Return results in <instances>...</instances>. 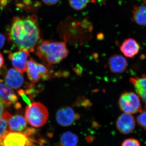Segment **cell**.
<instances>
[{
    "mask_svg": "<svg viewBox=\"0 0 146 146\" xmlns=\"http://www.w3.org/2000/svg\"><path fill=\"white\" fill-rule=\"evenodd\" d=\"M10 42L20 49L33 52L41 39L36 15L13 18L9 32Z\"/></svg>",
    "mask_w": 146,
    "mask_h": 146,
    "instance_id": "obj_1",
    "label": "cell"
},
{
    "mask_svg": "<svg viewBox=\"0 0 146 146\" xmlns=\"http://www.w3.org/2000/svg\"><path fill=\"white\" fill-rule=\"evenodd\" d=\"M36 54L48 66L60 63L68 56L69 50L65 42L44 40L36 48Z\"/></svg>",
    "mask_w": 146,
    "mask_h": 146,
    "instance_id": "obj_2",
    "label": "cell"
},
{
    "mask_svg": "<svg viewBox=\"0 0 146 146\" xmlns=\"http://www.w3.org/2000/svg\"><path fill=\"white\" fill-rule=\"evenodd\" d=\"M49 117L46 107L40 102H34L27 106L25 119L31 126L41 127L46 124Z\"/></svg>",
    "mask_w": 146,
    "mask_h": 146,
    "instance_id": "obj_3",
    "label": "cell"
},
{
    "mask_svg": "<svg viewBox=\"0 0 146 146\" xmlns=\"http://www.w3.org/2000/svg\"><path fill=\"white\" fill-rule=\"evenodd\" d=\"M120 109L124 113L133 114L143 111L138 95L133 92H124L119 100Z\"/></svg>",
    "mask_w": 146,
    "mask_h": 146,
    "instance_id": "obj_4",
    "label": "cell"
},
{
    "mask_svg": "<svg viewBox=\"0 0 146 146\" xmlns=\"http://www.w3.org/2000/svg\"><path fill=\"white\" fill-rule=\"evenodd\" d=\"M33 142L23 132L7 131L0 138V146H32Z\"/></svg>",
    "mask_w": 146,
    "mask_h": 146,
    "instance_id": "obj_5",
    "label": "cell"
},
{
    "mask_svg": "<svg viewBox=\"0 0 146 146\" xmlns=\"http://www.w3.org/2000/svg\"><path fill=\"white\" fill-rule=\"evenodd\" d=\"M26 71L29 79L33 83H37L41 79L47 80L50 78L48 68L32 58L27 61Z\"/></svg>",
    "mask_w": 146,
    "mask_h": 146,
    "instance_id": "obj_6",
    "label": "cell"
},
{
    "mask_svg": "<svg viewBox=\"0 0 146 146\" xmlns=\"http://www.w3.org/2000/svg\"><path fill=\"white\" fill-rule=\"evenodd\" d=\"M80 116L69 106L59 108L56 114V119L58 123L64 127L70 126L79 120Z\"/></svg>",
    "mask_w": 146,
    "mask_h": 146,
    "instance_id": "obj_7",
    "label": "cell"
},
{
    "mask_svg": "<svg viewBox=\"0 0 146 146\" xmlns=\"http://www.w3.org/2000/svg\"><path fill=\"white\" fill-rule=\"evenodd\" d=\"M8 58L14 68L23 74L27 71L28 58L29 56L28 51L19 49L15 52H9Z\"/></svg>",
    "mask_w": 146,
    "mask_h": 146,
    "instance_id": "obj_8",
    "label": "cell"
},
{
    "mask_svg": "<svg viewBox=\"0 0 146 146\" xmlns=\"http://www.w3.org/2000/svg\"><path fill=\"white\" fill-rule=\"evenodd\" d=\"M116 125L120 133L126 135L131 133L135 129L136 121L133 115L124 112L118 117Z\"/></svg>",
    "mask_w": 146,
    "mask_h": 146,
    "instance_id": "obj_9",
    "label": "cell"
},
{
    "mask_svg": "<svg viewBox=\"0 0 146 146\" xmlns=\"http://www.w3.org/2000/svg\"><path fill=\"white\" fill-rule=\"evenodd\" d=\"M108 66L110 70L112 73H122L127 69V61L121 55H112L108 59Z\"/></svg>",
    "mask_w": 146,
    "mask_h": 146,
    "instance_id": "obj_10",
    "label": "cell"
},
{
    "mask_svg": "<svg viewBox=\"0 0 146 146\" xmlns=\"http://www.w3.org/2000/svg\"><path fill=\"white\" fill-rule=\"evenodd\" d=\"M7 86L14 89L20 88L24 82V78L22 73L15 69H9L5 78Z\"/></svg>",
    "mask_w": 146,
    "mask_h": 146,
    "instance_id": "obj_11",
    "label": "cell"
},
{
    "mask_svg": "<svg viewBox=\"0 0 146 146\" xmlns=\"http://www.w3.org/2000/svg\"><path fill=\"white\" fill-rule=\"evenodd\" d=\"M140 45L135 39L128 38L125 39L120 46V50L126 57L132 58L140 51Z\"/></svg>",
    "mask_w": 146,
    "mask_h": 146,
    "instance_id": "obj_12",
    "label": "cell"
},
{
    "mask_svg": "<svg viewBox=\"0 0 146 146\" xmlns=\"http://www.w3.org/2000/svg\"><path fill=\"white\" fill-rule=\"evenodd\" d=\"M8 131L24 132L27 128V122L21 115H11L8 121Z\"/></svg>",
    "mask_w": 146,
    "mask_h": 146,
    "instance_id": "obj_13",
    "label": "cell"
},
{
    "mask_svg": "<svg viewBox=\"0 0 146 146\" xmlns=\"http://www.w3.org/2000/svg\"><path fill=\"white\" fill-rule=\"evenodd\" d=\"M129 81L133 84L138 96L141 98L146 109V76L142 75L140 77L131 78Z\"/></svg>",
    "mask_w": 146,
    "mask_h": 146,
    "instance_id": "obj_14",
    "label": "cell"
},
{
    "mask_svg": "<svg viewBox=\"0 0 146 146\" xmlns=\"http://www.w3.org/2000/svg\"><path fill=\"white\" fill-rule=\"evenodd\" d=\"M0 100L8 106L16 103L18 97L12 89L0 82Z\"/></svg>",
    "mask_w": 146,
    "mask_h": 146,
    "instance_id": "obj_15",
    "label": "cell"
},
{
    "mask_svg": "<svg viewBox=\"0 0 146 146\" xmlns=\"http://www.w3.org/2000/svg\"><path fill=\"white\" fill-rule=\"evenodd\" d=\"M132 18L136 23L146 26V5H136L132 10Z\"/></svg>",
    "mask_w": 146,
    "mask_h": 146,
    "instance_id": "obj_16",
    "label": "cell"
},
{
    "mask_svg": "<svg viewBox=\"0 0 146 146\" xmlns=\"http://www.w3.org/2000/svg\"><path fill=\"white\" fill-rule=\"evenodd\" d=\"M78 143V136L70 131H66L60 138V146H76Z\"/></svg>",
    "mask_w": 146,
    "mask_h": 146,
    "instance_id": "obj_17",
    "label": "cell"
},
{
    "mask_svg": "<svg viewBox=\"0 0 146 146\" xmlns=\"http://www.w3.org/2000/svg\"><path fill=\"white\" fill-rule=\"evenodd\" d=\"M11 115L9 112L5 111L0 117V138L8 131V121Z\"/></svg>",
    "mask_w": 146,
    "mask_h": 146,
    "instance_id": "obj_18",
    "label": "cell"
},
{
    "mask_svg": "<svg viewBox=\"0 0 146 146\" xmlns=\"http://www.w3.org/2000/svg\"><path fill=\"white\" fill-rule=\"evenodd\" d=\"M69 4L72 8L76 10H81L87 6L89 0H68Z\"/></svg>",
    "mask_w": 146,
    "mask_h": 146,
    "instance_id": "obj_19",
    "label": "cell"
},
{
    "mask_svg": "<svg viewBox=\"0 0 146 146\" xmlns=\"http://www.w3.org/2000/svg\"><path fill=\"white\" fill-rule=\"evenodd\" d=\"M138 124L146 131V109L141 112L137 118Z\"/></svg>",
    "mask_w": 146,
    "mask_h": 146,
    "instance_id": "obj_20",
    "label": "cell"
},
{
    "mask_svg": "<svg viewBox=\"0 0 146 146\" xmlns=\"http://www.w3.org/2000/svg\"><path fill=\"white\" fill-rule=\"evenodd\" d=\"M121 146H141L140 142L133 138H127L123 141Z\"/></svg>",
    "mask_w": 146,
    "mask_h": 146,
    "instance_id": "obj_21",
    "label": "cell"
},
{
    "mask_svg": "<svg viewBox=\"0 0 146 146\" xmlns=\"http://www.w3.org/2000/svg\"><path fill=\"white\" fill-rule=\"evenodd\" d=\"M43 3L48 5H54L59 1V0H42Z\"/></svg>",
    "mask_w": 146,
    "mask_h": 146,
    "instance_id": "obj_22",
    "label": "cell"
},
{
    "mask_svg": "<svg viewBox=\"0 0 146 146\" xmlns=\"http://www.w3.org/2000/svg\"><path fill=\"white\" fill-rule=\"evenodd\" d=\"M5 106L4 103L0 100V117H1L4 112Z\"/></svg>",
    "mask_w": 146,
    "mask_h": 146,
    "instance_id": "obj_23",
    "label": "cell"
},
{
    "mask_svg": "<svg viewBox=\"0 0 146 146\" xmlns=\"http://www.w3.org/2000/svg\"><path fill=\"white\" fill-rule=\"evenodd\" d=\"M5 38L3 35L0 34V49L1 48L5 43Z\"/></svg>",
    "mask_w": 146,
    "mask_h": 146,
    "instance_id": "obj_24",
    "label": "cell"
},
{
    "mask_svg": "<svg viewBox=\"0 0 146 146\" xmlns=\"http://www.w3.org/2000/svg\"><path fill=\"white\" fill-rule=\"evenodd\" d=\"M4 63V59L2 54L0 53V69L2 68Z\"/></svg>",
    "mask_w": 146,
    "mask_h": 146,
    "instance_id": "obj_25",
    "label": "cell"
},
{
    "mask_svg": "<svg viewBox=\"0 0 146 146\" xmlns=\"http://www.w3.org/2000/svg\"><path fill=\"white\" fill-rule=\"evenodd\" d=\"M32 146H38L36 145H34V144H33L32 145ZM57 146H59V145H58Z\"/></svg>",
    "mask_w": 146,
    "mask_h": 146,
    "instance_id": "obj_26",
    "label": "cell"
},
{
    "mask_svg": "<svg viewBox=\"0 0 146 146\" xmlns=\"http://www.w3.org/2000/svg\"><path fill=\"white\" fill-rule=\"evenodd\" d=\"M0 8H1V5H0Z\"/></svg>",
    "mask_w": 146,
    "mask_h": 146,
    "instance_id": "obj_27",
    "label": "cell"
}]
</instances>
